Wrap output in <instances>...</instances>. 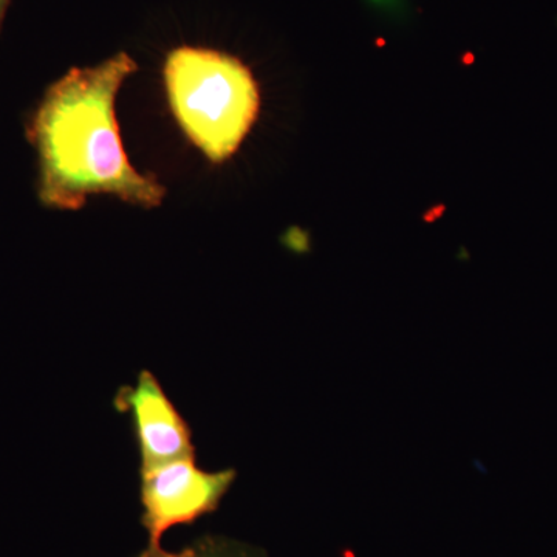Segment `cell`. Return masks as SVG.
Returning <instances> with one entry per match:
<instances>
[{
    "instance_id": "obj_4",
    "label": "cell",
    "mask_w": 557,
    "mask_h": 557,
    "mask_svg": "<svg viewBox=\"0 0 557 557\" xmlns=\"http://www.w3.org/2000/svg\"><path fill=\"white\" fill-rule=\"evenodd\" d=\"M113 406L119 412L131 413L141 460L139 469L196 457L188 421L175 408L150 370L139 372L135 386L120 387Z\"/></svg>"
},
{
    "instance_id": "obj_3",
    "label": "cell",
    "mask_w": 557,
    "mask_h": 557,
    "mask_svg": "<svg viewBox=\"0 0 557 557\" xmlns=\"http://www.w3.org/2000/svg\"><path fill=\"white\" fill-rule=\"evenodd\" d=\"M236 475L234 469H201L196 457L139 469L141 525L148 533V545L138 557L166 555L168 549L161 544L164 533L174 527L193 525L214 512Z\"/></svg>"
},
{
    "instance_id": "obj_1",
    "label": "cell",
    "mask_w": 557,
    "mask_h": 557,
    "mask_svg": "<svg viewBox=\"0 0 557 557\" xmlns=\"http://www.w3.org/2000/svg\"><path fill=\"white\" fill-rule=\"evenodd\" d=\"M137 70V61L119 51L100 64L70 69L47 89L28 127L47 208L78 211L97 194L143 209L163 205L166 188L131 163L116 120L121 87Z\"/></svg>"
},
{
    "instance_id": "obj_6",
    "label": "cell",
    "mask_w": 557,
    "mask_h": 557,
    "mask_svg": "<svg viewBox=\"0 0 557 557\" xmlns=\"http://www.w3.org/2000/svg\"><path fill=\"white\" fill-rule=\"evenodd\" d=\"M10 0H0V24H2L3 16H5V11L9 9Z\"/></svg>"
},
{
    "instance_id": "obj_2",
    "label": "cell",
    "mask_w": 557,
    "mask_h": 557,
    "mask_svg": "<svg viewBox=\"0 0 557 557\" xmlns=\"http://www.w3.org/2000/svg\"><path fill=\"white\" fill-rule=\"evenodd\" d=\"M171 112L212 163H225L255 126L260 91L251 70L225 51L182 46L163 67Z\"/></svg>"
},
{
    "instance_id": "obj_5",
    "label": "cell",
    "mask_w": 557,
    "mask_h": 557,
    "mask_svg": "<svg viewBox=\"0 0 557 557\" xmlns=\"http://www.w3.org/2000/svg\"><path fill=\"white\" fill-rule=\"evenodd\" d=\"M138 557V556H137ZM161 557H265L258 549L222 536H205L177 553L166 552Z\"/></svg>"
}]
</instances>
